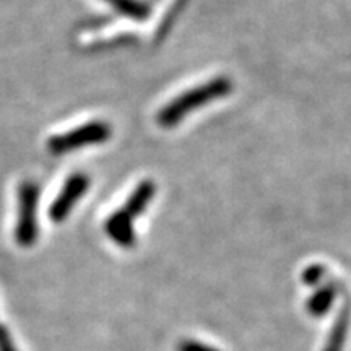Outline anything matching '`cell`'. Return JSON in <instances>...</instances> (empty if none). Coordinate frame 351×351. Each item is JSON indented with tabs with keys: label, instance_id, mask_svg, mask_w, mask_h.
Instances as JSON below:
<instances>
[{
	"label": "cell",
	"instance_id": "cell-1",
	"mask_svg": "<svg viewBox=\"0 0 351 351\" xmlns=\"http://www.w3.org/2000/svg\"><path fill=\"white\" fill-rule=\"evenodd\" d=\"M232 91V82L228 77H215L213 80L202 83V85L191 88L186 93L179 95L171 103L158 112V124L165 129L178 125L179 122L186 119L187 114L197 111V109L207 106L212 101L225 98Z\"/></svg>",
	"mask_w": 351,
	"mask_h": 351
},
{
	"label": "cell",
	"instance_id": "cell-2",
	"mask_svg": "<svg viewBox=\"0 0 351 351\" xmlns=\"http://www.w3.org/2000/svg\"><path fill=\"white\" fill-rule=\"evenodd\" d=\"M112 135V129L108 122L91 121L80 127L65 132V134L54 135L47 140V150L52 155H64L80 150V148L91 147V145H99L108 142Z\"/></svg>",
	"mask_w": 351,
	"mask_h": 351
},
{
	"label": "cell",
	"instance_id": "cell-3",
	"mask_svg": "<svg viewBox=\"0 0 351 351\" xmlns=\"http://www.w3.org/2000/svg\"><path fill=\"white\" fill-rule=\"evenodd\" d=\"M38 202L39 186L34 181H23L19 187V218L15 239L23 247H29L38 239Z\"/></svg>",
	"mask_w": 351,
	"mask_h": 351
},
{
	"label": "cell",
	"instance_id": "cell-4",
	"mask_svg": "<svg viewBox=\"0 0 351 351\" xmlns=\"http://www.w3.org/2000/svg\"><path fill=\"white\" fill-rule=\"evenodd\" d=\"M88 187H90V178L86 174L77 173L70 176L59 194H57L56 200L51 204L49 212H47L51 221L62 223L75 207L77 202L85 195Z\"/></svg>",
	"mask_w": 351,
	"mask_h": 351
},
{
	"label": "cell",
	"instance_id": "cell-5",
	"mask_svg": "<svg viewBox=\"0 0 351 351\" xmlns=\"http://www.w3.org/2000/svg\"><path fill=\"white\" fill-rule=\"evenodd\" d=\"M108 236L114 243L119 244L121 247L129 249L135 244V230H134V219L129 215H125L122 210L114 212L111 217L106 219L104 225Z\"/></svg>",
	"mask_w": 351,
	"mask_h": 351
},
{
	"label": "cell",
	"instance_id": "cell-6",
	"mask_svg": "<svg viewBox=\"0 0 351 351\" xmlns=\"http://www.w3.org/2000/svg\"><path fill=\"white\" fill-rule=\"evenodd\" d=\"M156 192V186L155 182L147 179V181H142L135 187V191L132 192V195L127 199V202L124 204V207L121 210L125 215H129L132 219H135L137 217H140L145 210H147L148 204H150L153 195Z\"/></svg>",
	"mask_w": 351,
	"mask_h": 351
},
{
	"label": "cell",
	"instance_id": "cell-7",
	"mask_svg": "<svg viewBox=\"0 0 351 351\" xmlns=\"http://www.w3.org/2000/svg\"><path fill=\"white\" fill-rule=\"evenodd\" d=\"M350 320H351V309L348 302H346V304L341 307L339 315H337L335 322H333V327L330 333H328V340L324 351H343L346 335H348Z\"/></svg>",
	"mask_w": 351,
	"mask_h": 351
},
{
	"label": "cell",
	"instance_id": "cell-8",
	"mask_svg": "<svg viewBox=\"0 0 351 351\" xmlns=\"http://www.w3.org/2000/svg\"><path fill=\"white\" fill-rule=\"evenodd\" d=\"M337 289L333 288V285H327V287L317 289L311 300L307 301V311H309L311 315H315V317H320L326 313H328L333 304V300H335Z\"/></svg>",
	"mask_w": 351,
	"mask_h": 351
},
{
	"label": "cell",
	"instance_id": "cell-9",
	"mask_svg": "<svg viewBox=\"0 0 351 351\" xmlns=\"http://www.w3.org/2000/svg\"><path fill=\"white\" fill-rule=\"evenodd\" d=\"M121 15L132 20H145L150 15V8L142 0H103Z\"/></svg>",
	"mask_w": 351,
	"mask_h": 351
},
{
	"label": "cell",
	"instance_id": "cell-10",
	"mask_svg": "<svg viewBox=\"0 0 351 351\" xmlns=\"http://www.w3.org/2000/svg\"><path fill=\"white\" fill-rule=\"evenodd\" d=\"M178 351H218L213 346L200 343V341H194V340H186L182 343L178 345Z\"/></svg>",
	"mask_w": 351,
	"mask_h": 351
},
{
	"label": "cell",
	"instance_id": "cell-11",
	"mask_svg": "<svg viewBox=\"0 0 351 351\" xmlns=\"http://www.w3.org/2000/svg\"><path fill=\"white\" fill-rule=\"evenodd\" d=\"M324 274V269L320 265H311L304 270V275H302V280L307 285H315L320 280V276Z\"/></svg>",
	"mask_w": 351,
	"mask_h": 351
},
{
	"label": "cell",
	"instance_id": "cell-12",
	"mask_svg": "<svg viewBox=\"0 0 351 351\" xmlns=\"http://www.w3.org/2000/svg\"><path fill=\"white\" fill-rule=\"evenodd\" d=\"M0 351H16V346L13 343L10 333L3 324H0Z\"/></svg>",
	"mask_w": 351,
	"mask_h": 351
}]
</instances>
